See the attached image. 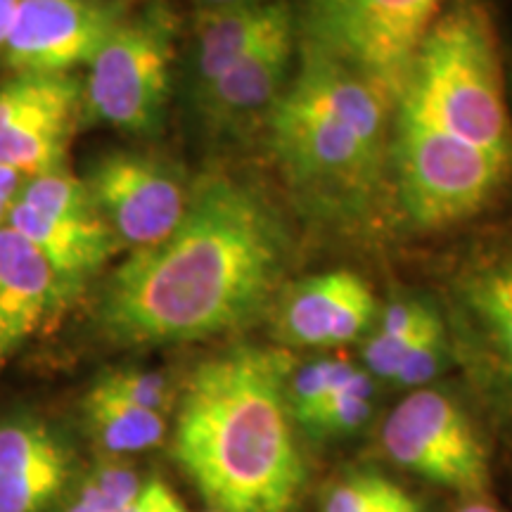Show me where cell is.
Masks as SVG:
<instances>
[{"instance_id": "cell-27", "label": "cell", "mask_w": 512, "mask_h": 512, "mask_svg": "<svg viewBox=\"0 0 512 512\" xmlns=\"http://www.w3.org/2000/svg\"><path fill=\"white\" fill-rule=\"evenodd\" d=\"M24 181H27V178L22 174L8 169V166H0V228L8 223V214L12 204L17 200L19 190H22Z\"/></svg>"}, {"instance_id": "cell-9", "label": "cell", "mask_w": 512, "mask_h": 512, "mask_svg": "<svg viewBox=\"0 0 512 512\" xmlns=\"http://www.w3.org/2000/svg\"><path fill=\"white\" fill-rule=\"evenodd\" d=\"M91 200L121 249H147L169 238L188 211L192 185L178 164L150 150H112L88 164Z\"/></svg>"}, {"instance_id": "cell-30", "label": "cell", "mask_w": 512, "mask_h": 512, "mask_svg": "<svg viewBox=\"0 0 512 512\" xmlns=\"http://www.w3.org/2000/svg\"><path fill=\"white\" fill-rule=\"evenodd\" d=\"M458 512H501V510H498L491 501H486V498H470V501H467Z\"/></svg>"}, {"instance_id": "cell-26", "label": "cell", "mask_w": 512, "mask_h": 512, "mask_svg": "<svg viewBox=\"0 0 512 512\" xmlns=\"http://www.w3.org/2000/svg\"><path fill=\"white\" fill-rule=\"evenodd\" d=\"M131 512H188V508L164 479L152 477L140 486Z\"/></svg>"}, {"instance_id": "cell-29", "label": "cell", "mask_w": 512, "mask_h": 512, "mask_svg": "<svg viewBox=\"0 0 512 512\" xmlns=\"http://www.w3.org/2000/svg\"><path fill=\"white\" fill-rule=\"evenodd\" d=\"M382 512H422L420 503L415 501L411 494H406L403 498H399L394 505H389V508H384Z\"/></svg>"}, {"instance_id": "cell-20", "label": "cell", "mask_w": 512, "mask_h": 512, "mask_svg": "<svg viewBox=\"0 0 512 512\" xmlns=\"http://www.w3.org/2000/svg\"><path fill=\"white\" fill-rule=\"evenodd\" d=\"M140 486L136 470L124 460H102L57 512H131Z\"/></svg>"}, {"instance_id": "cell-34", "label": "cell", "mask_w": 512, "mask_h": 512, "mask_svg": "<svg viewBox=\"0 0 512 512\" xmlns=\"http://www.w3.org/2000/svg\"><path fill=\"white\" fill-rule=\"evenodd\" d=\"M209 512H216V510H209Z\"/></svg>"}, {"instance_id": "cell-17", "label": "cell", "mask_w": 512, "mask_h": 512, "mask_svg": "<svg viewBox=\"0 0 512 512\" xmlns=\"http://www.w3.org/2000/svg\"><path fill=\"white\" fill-rule=\"evenodd\" d=\"M72 299L22 235L10 226L0 228V366Z\"/></svg>"}, {"instance_id": "cell-10", "label": "cell", "mask_w": 512, "mask_h": 512, "mask_svg": "<svg viewBox=\"0 0 512 512\" xmlns=\"http://www.w3.org/2000/svg\"><path fill=\"white\" fill-rule=\"evenodd\" d=\"M126 12L124 0H22L0 60L12 76L74 74L91 64Z\"/></svg>"}, {"instance_id": "cell-16", "label": "cell", "mask_w": 512, "mask_h": 512, "mask_svg": "<svg viewBox=\"0 0 512 512\" xmlns=\"http://www.w3.org/2000/svg\"><path fill=\"white\" fill-rule=\"evenodd\" d=\"M297 34L273 38L216 76L188 105L211 136L235 133L256 117H268L292 79Z\"/></svg>"}, {"instance_id": "cell-4", "label": "cell", "mask_w": 512, "mask_h": 512, "mask_svg": "<svg viewBox=\"0 0 512 512\" xmlns=\"http://www.w3.org/2000/svg\"><path fill=\"white\" fill-rule=\"evenodd\" d=\"M396 105L512 164L508 69L489 0H451L441 10Z\"/></svg>"}, {"instance_id": "cell-33", "label": "cell", "mask_w": 512, "mask_h": 512, "mask_svg": "<svg viewBox=\"0 0 512 512\" xmlns=\"http://www.w3.org/2000/svg\"><path fill=\"white\" fill-rule=\"evenodd\" d=\"M238 3H268V0H238Z\"/></svg>"}, {"instance_id": "cell-2", "label": "cell", "mask_w": 512, "mask_h": 512, "mask_svg": "<svg viewBox=\"0 0 512 512\" xmlns=\"http://www.w3.org/2000/svg\"><path fill=\"white\" fill-rule=\"evenodd\" d=\"M290 358L235 347L197 363L176 408L174 458L216 512H292L306 465L287 401Z\"/></svg>"}, {"instance_id": "cell-28", "label": "cell", "mask_w": 512, "mask_h": 512, "mask_svg": "<svg viewBox=\"0 0 512 512\" xmlns=\"http://www.w3.org/2000/svg\"><path fill=\"white\" fill-rule=\"evenodd\" d=\"M22 0H0V53H3L5 38L10 34L12 19H15V12Z\"/></svg>"}, {"instance_id": "cell-1", "label": "cell", "mask_w": 512, "mask_h": 512, "mask_svg": "<svg viewBox=\"0 0 512 512\" xmlns=\"http://www.w3.org/2000/svg\"><path fill=\"white\" fill-rule=\"evenodd\" d=\"M285 219L256 185L202 176L169 238L138 249L102 285L95 320L121 347L197 342L245 328L290 266Z\"/></svg>"}, {"instance_id": "cell-3", "label": "cell", "mask_w": 512, "mask_h": 512, "mask_svg": "<svg viewBox=\"0 0 512 512\" xmlns=\"http://www.w3.org/2000/svg\"><path fill=\"white\" fill-rule=\"evenodd\" d=\"M297 55V72L266 117L275 162L309 211L366 214L389 169L394 105L349 69Z\"/></svg>"}, {"instance_id": "cell-31", "label": "cell", "mask_w": 512, "mask_h": 512, "mask_svg": "<svg viewBox=\"0 0 512 512\" xmlns=\"http://www.w3.org/2000/svg\"><path fill=\"white\" fill-rule=\"evenodd\" d=\"M197 10H209V8H223V5H240L238 0H195Z\"/></svg>"}, {"instance_id": "cell-18", "label": "cell", "mask_w": 512, "mask_h": 512, "mask_svg": "<svg viewBox=\"0 0 512 512\" xmlns=\"http://www.w3.org/2000/svg\"><path fill=\"white\" fill-rule=\"evenodd\" d=\"M5 226L48 261L72 297L121 249L100 214H48L15 200Z\"/></svg>"}, {"instance_id": "cell-24", "label": "cell", "mask_w": 512, "mask_h": 512, "mask_svg": "<svg viewBox=\"0 0 512 512\" xmlns=\"http://www.w3.org/2000/svg\"><path fill=\"white\" fill-rule=\"evenodd\" d=\"M399 484L380 475H354L332 486L323 512H382L406 496Z\"/></svg>"}, {"instance_id": "cell-12", "label": "cell", "mask_w": 512, "mask_h": 512, "mask_svg": "<svg viewBox=\"0 0 512 512\" xmlns=\"http://www.w3.org/2000/svg\"><path fill=\"white\" fill-rule=\"evenodd\" d=\"M451 302L477 373L498 399L512 403V233L460 266Z\"/></svg>"}, {"instance_id": "cell-15", "label": "cell", "mask_w": 512, "mask_h": 512, "mask_svg": "<svg viewBox=\"0 0 512 512\" xmlns=\"http://www.w3.org/2000/svg\"><path fill=\"white\" fill-rule=\"evenodd\" d=\"M74 472L72 448L48 420H0V512H48Z\"/></svg>"}, {"instance_id": "cell-32", "label": "cell", "mask_w": 512, "mask_h": 512, "mask_svg": "<svg viewBox=\"0 0 512 512\" xmlns=\"http://www.w3.org/2000/svg\"><path fill=\"white\" fill-rule=\"evenodd\" d=\"M505 69H508V95H510V110H512V55L510 60L505 62Z\"/></svg>"}, {"instance_id": "cell-14", "label": "cell", "mask_w": 512, "mask_h": 512, "mask_svg": "<svg viewBox=\"0 0 512 512\" xmlns=\"http://www.w3.org/2000/svg\"><path fill=\"white\" fill-rule=\"evenodd\" d=\"M285 34H297L292 0L197 10L181 62L185 100L190 102L216 76L245 60L256 48Z\"/></svg>"}, {"instance_id": "cell-6", "label": "cell", "mask_w": 512, "mask_h": 512, "mask_svg": "<svg viewBox=\"0 0 512 512\" xmlns=\"http://www.w3.org/2000/svg\"><path fill=\"white\" fill-rule=\"evenodd\" d=\"M451 0H297V50L349 69L396 107L427 29Z\"/></svg>"}, {"instance_id": "cell-19", "label": "cell", "mask_w": 512, "mask_h": 512, "mask_svg": "<svg viewBox=\"0 0 512 512\" xmlns=\"http://www.w3.org/2000/svg\"><path fill=\"white\" fill-rule=\"evenodd\" d=\"M81 408L88 437L112 458L150 451L166 437V415L133 406L95 384L83 396Z\"/></svg>"}, {"instance_id": "cell-23", "label": "cell", "mask_w": 512, "mask_h": 512, "mask_svg": "<svg viewBox=\"0 0 512 512\" xmlns=\"http://www.w3.org/2000/svg\"><path fill=\"white\" fill-rule=\"evenodd\" d=\"M102 392L119 396L133 406L169 415L178 399L174 384L159 370L147 368H112L95 380Z\"/></svg>"}, {"instance_id": "cell-11", "label": "cell", "mask_w": 512, "mask_h": 512, "mask_svg": "<svg viewBox=\"0 0 512 512\" xmlns=\"http://www.w3.org/2000/svg\"><path fill=\"white\" fill-rule=\"evenodd\" d=\"M81 117L76 74H15L0 86V166L24 178L64 166Z\"/></svg>"}, {"instance_id": "cell-13", "label": "cell", "mask_w": 512, "mask_h": 512, "mask_svg": "<svg viewBox=\"0 0 512 512\" xmlns=\"http://www.w3.org/2000/svg\"><path fill=\"white\" fill-rule=\"evenodd\" d=\"M377 320L366 278L347 268L297 280L275 304V337L287 347L325 349L356 342Z\"/></svg>"}, {"instance_id": "cell-25", "label": "cell", "mask_w": 512, "mask_h": 512, "mask_svg": "<svg viewBox=\"0 0 512 512\" xmlns=\"http://www.w3.org/2000/svg\"><path fill=\"white\" fill-rule=\"evenodd\" d=\"M448 335L444 328V320H437L425 330L418 342L413 344L406 358L396 370L392 384L401 389H420L427 387L434 377L441 373L448 358Z\"/></svg>"}, {"instance_id": "cell-21", "label": "cell", "mask_w": 512, "mask_h": 512, "mask_svg": "<svg viewBox=\"0 0 512 512\" xmlns=\"http://www.w3.org/2000/svg\"><path fill=\"white\" fill-rule=\"evenodd\" d=\"M373 377L356 368L347 382H342L328 396V401L306 420V430L320 437L356 432L373 415Z\"/></svg>"}, {"instance_id": "cell-8", "label": "cell", "mask_w": 512, "mask_h": 512, "mask_svg": "<svg viewBox=\"0 0 512 512\" xmlns=\"http://www.w3.org/2000/svg\"><path fill=\"white\" fill-rule=\"evenodd\" d=\"M382 446L396 465L470 498L491 486L489 453L475 422L451 394L413 389L382 427Z\"/></svg>"}, {"instance_id": "cell-5", "label": "cell", "mask_w": 512, "mask_h": 512, "mask_svg": "<svg viewBox=\"0 0 512 512\" xmlns=\"http://www.w3.org/2000/svg\"><path fill=\"white\" fill-rule=\"evenodd\" d=\"M389 171L403 211L418 228H448L475 219L512 188V164L406 105L394 107Z\"/></svg>"}, {"instance_id": "cell-22", "label": "cell", "mask_w": 512, "mask_h": 512, "mask_svg": "<svg viewBox=\"0 0 512 512\" xmlns=\"http://www.w3.org/2000/svg\"><path fill=\"white\" fill-rule=\"evenodd\" d=\"M354 370V363L342 361V358H320L292 373L287 382V401H290L294 422L304 427L306 420L328 401L339 384L349 380Z\"/></svg>"}, {"instance_id": "cell-7", "label": "cell", "mask_w": 512, "mask_h": 512, "mask_svg": "<svg viewBox=\"0 0 512 512\" xmlns=\"http://www.w3.org/2000/svg\"><path fill=\"white\" fill-rule=\"evenodd\" d=\"M178 19L164 0L128 10L81 79L83 117L126 133L157 136L174 88Z\"/></svg>"}]
</instances>
